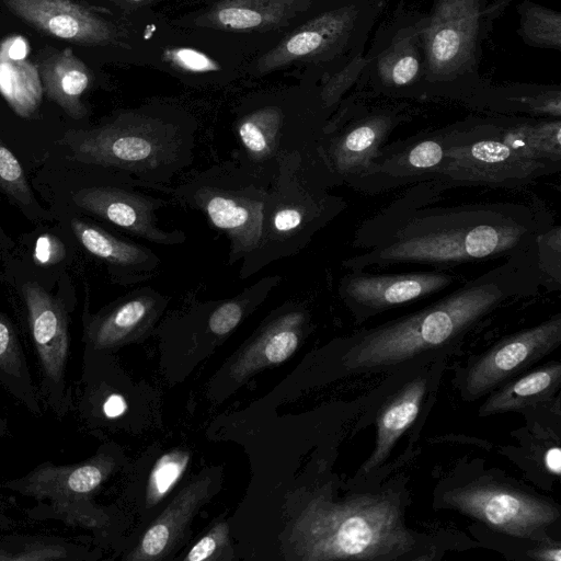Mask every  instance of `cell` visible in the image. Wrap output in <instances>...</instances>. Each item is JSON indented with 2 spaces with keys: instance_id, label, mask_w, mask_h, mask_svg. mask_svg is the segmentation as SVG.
<instances>
[{
  "instance_id": "6da1fadb",
  "label": "cell",
  "mask_w": 561,
  "mask_h": 561,
  "mask_svg": "<svg viewBox=\"0 0 561 561\" xmlns=\"http://www.w3.org/2000/svg\"><path fill=\"white\" fill-rule=\"evenodd\" d=\"M543 222L525 205L496 203L419 208L407 198L363 224V253L342 265L364 271L404 263L454 265L510 256L538 244Z\"/></svg>"
},
{
  "instance_id": "7a4b0ae2",
  "label": "cell",
  "mask_w": 561,
  "mask_h": 561,
  "mask_svg": "<svg viewBox=\"0 0 561 561\" xmlns=\"http://www.w3.org/2000/svg\"><path fill=\"white\" fill-rule=\"evenodd\" d=\"M543 267L538 245L417 312L363 332L347 354L354 369L392 366L455 341L506 300L537 289Z\"/></svg>"
},
{
  "instance_id": "3957f363",
  "label": "cell",
  "mask_w": 561,
  "mask_h": 561,
  "mask_svg": "<svg viewBox=\"0 0 561 561\" xmlns=\"http://www.w3.org/2000/svg\"><path fill=\"white\" fill-rule=\"evenodd\" d=\"M197 124L174 110L122 111L83 130H70L62 142L75 160L152 184L169 195L171 182L194 160Z\"/></svg>"
},
{
  "instance_id": "277c9868",
  "label": "cell",
  "mask_w": 561,
  "mask_h": 561,
  "mask_svg": "<svg viewBox=\"0 0 561 561\" xmlns=\"http://www.w3.org/2000/svg\"><path fill=\"white\" fill-rule=\"evenodd\" d=\"M295 536L306 560H392L415 546L399 505L386 494L337 503L317 499L299 518Z\"/></svg>"
},
{
  "instance_id": "5b68a950",
  "label": "cell",
  "mask_w": 561,
  "mask_h": 561,
  "mask_svg": "<svg viewBox=\"0 0 561 561\" xmlns=\"http://www.w3.org/2000/svg\"><path fill=\"white\" fill-rule=\"evenodd\" d=\"M342 208L339 197L306 176L299 154L282 158L265 199L257 245L241 260L239 277L248 279L301 252Z\"/></svg>"
},
{
  "instance_id": "8992f818",
  "label": "cell",
  "mask_w": 561,
  "mask_h": 561,
  "mask_svg": "<svg viewBox=\"0 0 561 561\" xmlns=\"http://www.w3.org/2000/svg\"><path fill=\"white\" fill-rule=\"evenodd\" d=\"M270 186L230 160L171 186L169 196L198 210L213 228L227 237L228 264L233 265L257 245Z\"/></svg>"
},
{
  "instance_id": "52a82bcc",
  "label": "cell",
  "mask_w": 561,
  "mask_h": 561,
  "mask_svg": "<svg viewBox=\"0 0 561 561\" xmlns=\"http://www.w3.org/2000/svg\"><path fill=\"white\" fill-rule=\"evenodd\" d=\"M114 468L113 455L101 448L76 463L41 462L23 476L4 481L2 486L35 502L26 511L33 520H57L91 529L102 523L93 495Z\"/></svg>"
},
{
  "instance_id": "ba28073f",
  "label": "cell",
  "mask_w": 561,
  "mask_h": 561,
  "mask_svg": "<svg viewBox=\"0 0 561 561\" xmlns=\"http://www.w3.org/2000/svg\"><path fill=\"white\" fill-rule=\"evenodd\" d=\"M22 296L38 396L45 411L62 420L71 412L72 402V386L68 381L69 312L60 298L36 282L24 283Z\"/></svg>"
},
{
  "instance_id": "9c48e42d",
  "label": "cell",
  "mask_w": 561,
  "mask_h": 561,
  "mask_svg": "<svg viewBox=\"0 0 561 561\" xmlns=\"http://www.w3.org/2000/svg\"><path fill=\"white\" fill-rule=\"evenodd\" d=\"M115 173L110 181L78 190L72 202L85 213L151 243L171 247L186 241L184 231L159 226L157 213L169 201L145 192H159L157 186Z\"/></svg>"
},
{
  "instance_id": "30bf717a",
  "label": "cell",
  "mask_w": 561,
  "mask_h": 561,
  "mask_svg": "<svg viewBox=\"0 0 561 561\" xmlns=\"http://www.w3.org/2000/svg\"><path fill=\"white\" fill-rule=\"evenodd\" d=\"M449 506L510 536L542 540L559 510L551 502L495 482H476L445 495Z\"/></svg>"
},
{
  "instance_id": "8fae6325",
  "label": "cell",
  "mask_w": 561,
  "mask_h": 561,
  "mask_svg": "<svg viewBox=\"0 0 561 561\" xmlns=\"http://www.w3.org/2000/svg\"><path fill=\"white\" fill-rule=\"evenodd\" d=\"M445 141V157L437 173L455 182L512 186L551 171L548 161L526 158L500 136Z\"/></svg>"
},
{
  "instance_id": "7c38bea8",
  "label": "cell",
  "mask_w": 561,
  "mask_h": 561,
  "mask_svg": "<svg viewBox=\"0 0 561 561\" xmlns=\"http://www.w3.org/2000/svg\"><path fill=\"white\" fill-rule=\"evenodd\" d=\"M561 343V314L505 337L468 368L463 394L478 399L495 390Z\"/></svg>"
},
{
  "instance_id": "4fadbf2b",
  "label": "cell",
  "mask_w": 561,
  "mask_h": 561,
  "mask_svg": "<svg viewBox=\"0 0 561 561\" xmlns=\"http://www.w3.org/2000/svg\"><path fill=\"white\" fill-rule=\"evenodd\" d=\"M455 279V275L444 272L371 274L351 270L340 279L337 289L347 307L363 319L440 291Z\"/></svg>"
},
{
  "instance_id": "5bb4252c",
  "label": "cell",
  "mask_w": 561,
  "mask_h": 561,
  "mask_svg": "<svg viewBox=\"0 0 561 561\" xmlns=\"http://www.w3.org/2000/svg\"><path fill=\"white\" fill-rule=\"evenodd\" d=\"M2 2L14 15L46 35L81 45L127 46L121 27L72 0Z\"/></svg>"
},
{
  "instance_id": "9a60e30c",
  "label": "cell",
  "mask_w": 561,
  "mask_h": 561,
  "mask_svg": "<svg viewBox=\"0 0 561 561\" xmlns=\"http://www.w3.org/2000/svg\"><path fill=\"white\" fill-rule=\"evenodd\" d=\"M169 298L151 286H140L84 321L85 350L100 353L144 335L163 312Z\"/></svg>"
},
{
  "instance_id": "2e32d148",
  "label": "cell",
  "mask_w": 561,
  "mask_h": 561,
  "mask_svg": "<svg viewBox=\"0 0 561 561\" xmlns=\"http://www.w3.org/2000/svg\"><path fill=\"white\" fill-rule=\"evenodd\" d=\"M479 0H438L425 33L427 65L448 76L472 59L479 28Z\"/></svg>"
},
{
  "instance_id": "e0dca14e",
  "label": "cell",
  "mask_w": 561,
  "mask_h": 561,
  "mask_svg": "<svg viewBox=\"0 0 561 561\" xmlns=\"http://www.w3.org/2000/svg\"><path fill=\"white\" fill-rule=\"evenodd\" d=\"M355 14L354 7H344L314 16L263 54L256 61V71L270 73L327 51L347 35Z\"/></svg>"
},
{
  "instance_id": "ac0fdd59",
  "label": "cell",
  "mask_w": 561,
  "mask_h": 561,
  "mask_svg": "<svg viewBox=\"0 0 561 561\" xmlns=\"http://www.w3.org/2000/svg\"><path fill=\"white\" fill-rule=\"evenodd\" d=\"M70 226L80 244L103 261L119 284H141L158 273L161 260L150 248L81 219H72Z\"/></svg>"
},
{
  "instance_id": "d6986e66",
  "label": "cell",
  "mask_w": 561,
  "mask_h": 561,
  "mask_svg": "<svg viewBox=\"0 0 561 561\" xmlns=\"http://www.w3.org/2000/svg\"><path fill=\"white\" fill-rule=\"evenodd\" d=\"M390 128V118L375 116L343 134L323 135L317 149L322 176L333 174L348 178L355 172L368 170Z\"/></svg>"
},
{
  "instance_id": "ffe728a7",
  "label": "cell",
  "mask_w": 561,
  "mask_h": 561,
  "mask_svg": "<svg viewBox=\"0 0 561 561\" xmlns=\"http://www.w3.org/2000/svg\"><path fill=\"white\" fill-rule=\"evenodd\" d=\"M311 0H219L197 15L194 23L231 32H262L287 24L308 10Z\"/></svg>"
},
{
  "instance_id": "44dd1931",
  "label": "cell",
  "mask_w": 561,
  "mask_h": 561,
  "mask_svg": "<svg viewBox=\"0 0 561 561\" xmlns=\"http://www.w3.org/2000/svg\"><path fill=\"white\" fill-rule=\"evenodd\" d=\"M38 72L43 91L69 116L79 119L87 115L81 101L91 82V72L71 48L55 51L39 61Z\"/></svg>"
},
{
  "instance_id": "7402d4cb",
  "label": "cell",
  "mask_w": 561,
  "mask_h": 561,
  "mask_svg": "<svg viewBox=\"0 0 561 561\" xmlns=\"http://www.w3.org/2000/svg\"><path fill=\"white\" fill-rule=\"evenodd\" d=\"M307 320V311L294 302H286L275 310L245 350L248 356L242 369L257 356L251 369L287 359L296 351Z\"/></svg>"
},
{
  "instance_id": "603a6c76",
  "label": "cell",
  "mask_w": 561,
  "mask_h": 561,
  "mask_svg": "<svg viewBox=\"0 0 561 561\" xmlns=\"http://www.w3.org/2000/svg\"><path fill=\"white\" fill-rule=\"evenodd\" d=\"M0 387L31 415L42 417L45 414L20 335L1 310Z\"/></svg>"
},
{
  "instance_id": "cb8c5ba5",
  "label": "cell",
  "mask_w": 561,
  "mask_h": 561,
  "mask_svg": "<svg viewBox=\"0 0 561 561\" xmlns=\"http://www.w3.org/2000/svg\"><path fill=\"white\" fill-rule=\"evenodd\" d=\"M206 481H195L187 485L172 501L163 514L145 533L139 547L130 559H158L176 543L196 508L207 493Z\"/></svg>"
},
{
  "instance_id": "d4e9b609",
  "label": "cell",
  "mask_w": 561,
  "mask_h": 561,
  "mask_svg": "<svg viewBox=\"0 0 561 561\" xmlns=\"http://www.w3.org/2000/svg\"><path fill=\"white\" fill-rule=\"evenodd\" d=\"M426 390V379L416 378L382 408L377 417V435L375 448L364 463L367 473L378 467L390 454L399 437L415 421Z\"/></svg>"
},
{
  "instance_id": "484cf974",
  "label": "cell",
  "mask_w": 561,
  "mask_h": 561,
  "mask_svg": "<svg viewBox=\"0 0 561 561\" xmlns=\"http://www.w3.org/2000/svg\"><path fill=\"white\" fill-rule=\"evenodd\" d=\"M560 383V363L547 364L495 390L480 408L479 414L484 416L524 410L551 398Z\"/></svg>"
},
{
  "instance_id": "4316f807",
  "label": "cell",
  "mask_w": 561,
  "mask_h": 561,
  "mask_svg": "<svg viewBox=\"0 0 561 561\" xmlns=\"http://www.w3.org/2000/svg\"><path fill=\"white\" fill-rule=\"evenodd\" d=\"M43 85L36 65L12 59L0 48V93L16 115L32 117L43 98Z\"/></svg>"
},
{
  "instance_id": "83f0119b",
  "label": "cell",
  "mask_w": 561,
  "mask_h": 561,
  "mask_svg": "<svg viewBox=\"0 0 561 561\" xmlns=\"http://www.w3.org/2000/svg\"><path fill=\"white\" fill-rule=\"evenodd\" d=\"M89 551L71 540L47 535L0 536V561H78Z\"/></svg>"
},
{
  "instance_id": "f1b7e54d",
  "label": "cell",
  "mask_w": 561,
  "mask_h": 561,
  "mask_svg": "<svg viewBox=\"0 0 561 561\" xmlns=\"http://www.w3.org/2000/svg\"><path fill=\"white\" fill-rule=\"evenodd\" d=\"M522 33L531 45L561 48V15L559 12L528 4L522 9Z\"/></svg>"
},
{
  "instance_id": "f546056e",
  "label": "cell",
  "mask_w": 561,
  "mask_h": 561,
  "mask_svg": "<svg viewBox=\"0 0 561 561\" xmlns=\"http://www.w3.org/2000/svg\"><path fill=\"white\" fill-rule=\"evenodd\" d=\"M188 459V453L173 450L156 462L147 486V500L150 503H157L173 488L185 471Z\"/></svg>"
},
{
  "instance_id": "4dcf8cb0",
  "label": "cell",
  "mask_w": 561,
  "mask_h": 561,
  "mask_svg": "<svg viewBox=\"0 0 561 561\" xmlns=\"http://www.w3.org/2000/svg\"><path fill=\"white\" fill-rule=\"evenodd\" d=\"M419 59L411 46L398 47L379 61L381 78L391 84L403 85L411 82L419 72Z\"/></svg>"
},
{
  "instance_id": "1f68e13d",
  "label": "cell",
  "mask_w": 561,
  "mask_h": 561,
  "mask_svg": "<svg viewBox=\"0 0 561 561\" xmlns=\"http://www.w3.org/2000/svg\"><path fill=\"white\" fill-rule=\"evenodd\" d=\"M403 162H396L397 167L403 165V171L414 172L435 171L442 164L445 157V141L438 139H425L414 145L405 153Z\"/></svg>"
},
{
  "instance_id": "d6a6232c",
  "label": "cell",
  "mask_w": 561,
  "mask_h": 561,
  "mask_svg": "<svg viewBox=\"0 0 561 561\" xmlns=\"http://www.w3.org/2000/svg\"><path fill=\"white\" fill-rule=\"evenodd\" d=\"M0 184L21 204H30L32 194L24 171L15 156L0 142Z\"/></svg>"
},
{
  "instance_id": "836d02e7",
  "label": "cell",
  "mask_w": 561,
  "mask_h": 561,
  "mask_svg": "<svg viewBox=\"0 0 561 561\" xmlns=\"http://www.w3.org/2000/svg\"><path fill=\"white\" fill-rule=\"evenodd\" d=\"M531 127L535 145L540 156L550 162L559 164L561 160L560 121L546 122Z\"/></svg>"
},
{
  "instance_id": "e575fe53",
  "label": "cell",
  "mask_w": 561,
  "mask_h": 561,
  "mask_svg": "<svg viewBox=\"0 0 561 561\" xmlns=\"http://www.w3.org/2000/svg\"><path fill=\"white\" fill-rule=\"evenodd\" d=\"M164 59L173 67L188 72H209L219 69L209 56L193 48H173L164 53Z\"/></svg>"
},
{
  "instance_id": "d590c367",
  "label": "cell",
  "mask_w": 561,
  "mask_h": 561,
  "mask_svg": "<svg viewBox=\"0 0 561 561\" xmlns=\"http://www.w3.org/2000/svg\"><path fill=\"white\" fill-rule=\"evenodd\" d=\"M363 60H354L341 72L333 76L323 87L320 99L323 107L332 106L360 72Z\"/></svg>"
},
{
  "instance_id": "8d00e7d4",
  "label": "cell",
  "mask_w": 561,
  "mask_h": 561,
  "mask_svg": "<svg viewBox=\"0 0 561 561\" xmlns=\"http://www.w3.org/2000/svg\"><path fill=\"white\" fill-rule=\"evenodd\" d=\"M228 527L221 523L201 538L190 550L185 560L203 561L210 559L215 552L227 542Z\"/></svg>"
},
{
  "instance_id": "74e56055",
  "label": "cell",
  "mask_w": 561,
  "mask_h": 561,
  "mask_svg": "<svg viewBox=\"0 0 561 561\" xmlns=\"http://www.w3.org/2000/svg\"><path fill=\"white\" fill-rule=\"evenodd\" d=\"M65 255L64 244L59 239L50 234L41 236L35 244L34 259L42 265H50L59 262Z\"/></svg>"
},
{
  "instance_id": "f35d334b",
  "label": "cell",
  "mask_w": 561,
  "mask_h": 561,
  "mask_svg": "<svg viewBox=\"0 0 561 561\" xmlns=\"http://www.w3.org/2000/svg\"><path fill=\"white\" fill-rule=\"evenodd\" d=\"M0 48L12 59H25L28 54L27 42L21 36L7 38Z\"/></svg>"
},
{
  "instance_id": "ab89813d",
  "label": "cell",
  "mask_w": 561,
  "mask_h": 561,
  "mask_svg": "<svg viewBox=\"0 0 561 561\" xmlns=\"http://www.w3.org/2000/svg\"><path fill=\"white\" fill-rule=\"evenodd\" d=\"M545 468L553 476L559 477L561 472V450L560 447H550L543 456Z\"/></svg>"
},
{
  "instance_id": "60d3db41",
  "label": "cell",
  "mask_w": 561,
  "mask_h": 561,
  "mask_svg": "<svg viewBox=\"0 0 561 561\" xmlns=\"http://www.w3.org/2000/svg\"><path fill=\"white\" fill-rule=\"evenodd\" d=\"M528 554L540 561H561V548L559 543L541 547L529 551Z\"/></svg>"
},
{
  "instance_id": "b9f144b4",
  "label": "cell",
  "mask_w": 561,
  "mask_h": 561,
  "mask_svg": "<svg viewBox=\"0 0 561 561\" xmlns=\"http://www.w3.org/2000/svg\"><path fill=\"white\" fill-rule=\"evenodd\" d=\"M11 433L9 421L0 413V439L7 437Z\"/></svg>"
},
{
  "instance_id": "7bdbcfd3",
  "label": "cell",
  "mask_w": 561,
  "mask_h": 561,
  "mask_svg": "<svg viewBox=\"0 0 561 561\" xmlns=\"http://www.w3.org/2000/svg\"><path fill=\"white\" fill-rule=\"evenodd\" d=\"M117 3H125V4H144L147 2H151L153 0H108Z\"/></svg>"
},
{
  "instance_id": "ee69618b",
  "label": "cell",
  "mask_w": 561,
  "mask_h": 561,
  "mask_svg": "<svg viewBox=\"0 0 561 561\" xmlns=\"http://www.w3.org/2000/svg\"><path fill=\"white\" fill-rule=\"evenodd\" d=\"M10 523L9 518L0 512V527H2V525H8Z\"/></svg>"
}]
</instances>
